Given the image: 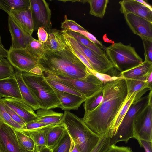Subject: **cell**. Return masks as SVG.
<instances>
[{
  "mask_svg": "<svg viewBox=\"0 0 152 152\" xmlns=\"http://www.w3.org/2000/svg\"><path fill=\"white\" fill-rule=\"evenodd\" d=\"M63 30L66 33L73 37L86 47L93 50L100 55L106 56L105 50L100 48L84 36L78 32L66 30Z\"/></svg>",
  "mask_w": 152,
  "mask_h": 152,
  "instance_id": "29",
  "label": "cell"
},
{
  "mask_svg": "<svg viewBox=\"0 0 152 152\" xmlns=\"http://www.w3.org/2000/svg\"><path fill=\"white\" fill-rule=\"evenodd\" d=\"M71 152H80L76 145L74 143Z\"/></svg>",
  "mask_w": 152,
  "mask_h": 152,
  "instance_id": "53",
  "label": "cell"
},
{
  "mask_svg": "<svg viewBox=\"0 0 152 152\" xmlns=\"http://www.w3.org/2000/svg\"><path fill=\"white\" fill-rule=\"evenodd\" d=\"M152 97L138 114L133 122L134 138L137 140L141 147L140 140L152 142Z\"/></svg>",
  "mask_w": 152,
  "mask_h": 152,
  "instance_id": "9",
  "label": "cell"
},
{
  "mask_svg": "<svg viewBox=\"0 0 152 152\" xmlns=\"http://www.w3.org/2000/svg\"><path fill=\"white\" fill-rule=\"evenodd\" d=\"M38 66L45 74L73 79H84L90 74L86 65L66 44L59 51H45V57L39 60Z\"/></svg>",
  "mask_w": 152,
  "mask_h": 152,
  "instance_id": "2",
  "label": "cell"
},
{
  "mask_svg": "<svg viewBox=\"0 0 152 152\" xmlns=\"http://www.w3.org/2000/svg\"><path fill=\"white\" fill-rule=\"evenodd\" d=\"M3 98H4V97L2 95H1V94H0V99Z\"/></svg>",
  "mask_w": 152,
  "mask_h": 152,
  "instance_id": "56",
  "label": "cell"
},
{
  "mask_svg": "<svg viewBox=\"0 0 152 152\" xmlns=\"http://www.w3.org/2000/svg\"><path fill=\"white\" fill-rule=\"evenodd\" d=\"M78 33L84 36L100 48L103 49V50H105V48H104L102 43L99 41L94 35L88 32L87 30L80 31Z\"/></svg>",
  "mask_w": 152,
  "mask_h": 152,
  "instance_id": "44",
  "label": "cell"
},
{
  "mask_svg": "<svg viewBox=\"0 0 152 152\" xmlns=\"http://www.w3.org/2000/svg\"><path fill=\"white\" fill-rule=\"evenodd\" d=\"M0 118L4 123L14 130H20L23 128L11 118L5 109L4 104L0 99Z\"/></svg>",
  "mask_w": 152,
  "mask_h": 152,
  "instance_id": "35",
  "label": "cell"
},
{
  "mask_svg": "<svg viewBox=\"0 0 152 152\" xmlns=\"http://www.w3.org/2000/svg\"><path fill=\"white\" fill-rule=\"evenodd\" d=\"M141 39L144 49L145 59L152 62V40L143 38Z\"/></svg>",
  "mask_w": 152,
  "mask_h": 152,
  "instance_id": "41",
  "label": "cell"
},
{
  "mask_svg": "<svg viewBox=\"0 0 152 152\" xmlns=\"http://www.w3.org/2000/svg\"><path fill=\"white\" fill-rule=\"evenodd\" d=\"M47 77L56 80L83 94L86 98L101 89L105 83L93 75L90 74L84 79H75L46 74Z\"/></svg>",
  "mask_w": 152,
  "mask_h": 152,
  "instance_id": "8",
  "label": "cell"
},
{
  "mask_svg": "<svg viewBox=\"0 0 152 152\" xmlns=\"http://www.w3.org/2000/svg\"><path fill=\"white\" fill-rule=\"evenodd\" d=\"M45 80L52 88L57 91L69 93L85 97L80 93L68 87L56 80L47 76L45 77Z\"/></svg>",
  "mask_w": 152,
  "mask_h": 152,
  "instance_id": "34",
  "label": "cell"
},
{
  "mask_svg": "<svg viewBox=\"0 0 152 152\" xmlns=\"http://www.w3.org/2000/svg\"><path fill=\"white\" fill-rule=\"evenodd\" d=\"M8 24L11 37L10 47L13 49H25L34 38L20 28L9 16Z\"/></svg>",
  "mask_w": 152,
  "mask_h": 152,
  "instance_id": "15",
  "label": "cell"
},
{
  "mask_svg": "<svg viewBox=\"0 0 152 152\" xmlns=\"http://www.w3.org/2000/svg\"><path fill=\"white\" fill-rule=\"evenodd\" d=\"M126 22L133 33L143 38L152 40V23L145 19L128 13L125 15Z\"/></svg>",
  "mask_w": 152,
  "mask_h": 152,
  "instance_id": "12",
  "label": "cell"
},
{
  "mask_svg": "<svg viewBox=\"0 0 152 152\" xmlns=\"http://www.w3.org/2000/svg\"><path fill=\"white\" fill-rule=\"evenodd\" d=\"M120 11L124 16L131 13L152 23V11L136 0H123L119 2Z\"/></svg>",
  "mask_w": 152,
  "mask_h": 152,
  "instance_id": "16",
  "label": "cell"
},
{
  "mask_svg": "<svg viewBox=\"0 0 152 152\" xmlns=\"http://www.w3.org/2000/svg\"><path fill=\"white\" fill-rule=\"evenodd\" d=\"M152 72V62L145 59L138 65L120 72L119 76L124 80H133L148 76Z\"/></svg>",
  "mask_w": 152,
  "mask_h": 152,
  "instance_id": "20",
  "label": "cell"
},
{
  "mask_svg": "<svg viewBox=\"0 0 152 152\" xmlns=\"http://www.w3.org/2000/svg\"><path fill=\"white\" fill-rule=\"evenodd\" d=\"M87 2L90 6V14L102 18L104 15L109 0H89Z\"/></svg>",
  "mask_w": 152,
  "mask_h": 152,
  "instance_id": "30",
  "label": "cell"
},
{
  "mask_svg": "<svg viewBox=\"0 0 152 152\" xmlns=\"http://www.w3.org/2000/svg\"><path fill=\"white\" fill-rule=\"evenodd\" d=\"M73 145H74V142H73V141L72 140V139L71 138V145L70 150H69V152H71L72 149L73 147Z\"/></svg>",
  "mask_w": 152,
  "mask_h": 152,
  "instance_id": "54",
  "label": "cell"
},
{
  "mask_svg": "<svg viewBox=\"0 0 152 152\" xmlns=\"http://www.w3.org/2000/svg\"><path fill=\"white\" fill-rule=\"evenodd\" d=\"M7 59L15 71L29 73L39 65V60L25 49H13L8 50Z\"/></svg>",
  "mask_w": 152,
  "mask_h": 152,
  "instance_id": "11",
  "label": "cell"
},
{
  "mask_svg": "<svg viewBox=\"0 0 152 152\" xmlns=\"http://www.w3.org/2000/svg\"><path fill=\"white\" fill-rule=\"evenodd\" d=\"M2 59L1 60L0 59V64H1L2 63Z\"/></svg>",
  "mask_w": 152,
  "mask_h": 152,
  "instance_id": "57",
  "label": "cell"
},
{
  "mask_svg": "<svg viewBox=\"0 0 152 152\" xmlns=\"http://www.w3.org/2000/svg\"><path fill=\"white\" fill-rule=\"evenodd\" d=\"M127 94L124 79L120 78L105 84L102 102L94 110L84 114L82 119L93 133L101 137L110 130L126 102Z\"/></svg>",
  "mask_w": 152,
  "mask_h": 152,
  "instance_id": "1",
  "label": "cell"
},
{
  "mask_svg": "<svg viewBox=\"0 0 152 152\" xmlns=\"http://www.w3.org/2000/svg\"><path fill=\"white\" fill-rule=\"evenodd\" d=\"M25 82L31 90L41 108L51 109L61 108V103L53 88L45 80L44 74L37 75L22 72Z\"/></svg>",
  "mask_w": 152,
  "mask_h": 152,
  "instance_id": "4",
  "label": "cell"
},
{
  "mask_svg": "<svg viewBox=\"0 0 152 152\" xmlns=\"http://www.w3.org/2000/svg\"><path fill=\"white\" fill-rule=\"evenodd\" d=\"M61 103L62 110H77L86 98L72 94L57 91L53 88Z\"/></svg>",
  "mask_w": 152,
  "mask_h": 152,
  "instance_id": "18",
  "label": "cell"
},
{
  "mask_svg": "<svg viewBox=\"0 0 152 152\" xmlns=\"http://www.w3.org/2000/svg\"><path fill=\"white\" fill-rule=\"evenodd\" d=\"M37 34L38 40L40 42L44 43L47 40L48 34L43 28H39L38 29Z\"/></svg>",
  "mask_w": 152,
  "mask_h": 152,
  "instance_id": "46",
  "label": "cell"
},
{
  "mask_svg": "<svg viewBox=\"0 0 152 152\" xmlns=\"http://www.w3.org/2000/svg\"><path fill=\"white\" fill-rule=\"evenodd\" d=\"M47 128L35 131L21 132L30 136L34 140L36 146L46 145L45 133Z\"/></svg>",
  "mask_w": 152,
  "mask_h": 152,
  "instance_id": "36",
  "label": "cell"
},
{
  "mask_svg": "<svg viewBox=\"0 0 152 152\" xmlns=\"http://www.w3.org/2000/svg\"><path fill=\"white\" fill-rule=\"evenodd\" d=\"M141 147L144 148L145 152H152V142L140 140Z\"/></svg>",
  "mask_w": 152,
  "mask_h": 152,
  "instance_id": "47",
  "label": "cell"
},
{
  "mask_svg": "<svg viewBox=\"0 0 152 152\" xmlns=\"http://www.w3.org/2000/svg\"><path fill=\"white\" fill-rule=\"evenodd\" d=\"M3 104L5 109L11 118L15 122L21 126L23 128L24 127L26 124L25 121L10 107L7 105L4 104Z\"/></svg>",
  "mask_w": 152,
  "mask_h": 152,
  "instance_id": "43",
  "label": "cell"
},
{
  "mask_svg": "<svg viewBox=\"0 0 152 152\" xmlns=\"http://www.w3.org/2000/svg\"><path fill=\"white\" fill-rule=\"evenodd\" d=\"M35 152H52V149L46 145L36 146Z\"/></svg>",
  "mask_w": 152,
  "mask_h": 152,
  "instance_id": "48",
  "label": "cell"
},
{
  "mask_svg": "<svg viewBox=\"0 0 152 152\" xmlns=\"http://www.w3.org/2000/svg\"><path fill=\"white\" fill-rule=\"evenodd\" d=\"M149 75L135 79L125 80L127 89L126 101L134 93L140 91L145 89H149L147 83V79Z\"/></svg>",
  "mask_w": 152,
  "mask_h": 152,
  "instance_id": "27",
  "label": "cell"
},
{
  "mask_svg": "<svg viewBox=\"0 0 152 152\" xmlns=\"http://www.w3.org/2000/svg\"><path fill=\"white\" fill-rule=\"evenodd\" d=\"M0 94L4 97H10L22 100L19 86L15 75L0 80Z\"/></svg>",
  "mask_w": 152,
  "mask_h": 152,
  "instance_id": "21",
  "label": "cell"
},
{
  "mask_svg": "<svg viewBox=\"0 0 152 152\" xmlns=\"http://www.w3.org/2000/svg\"><path fill=\"white\" fill-rule=\"evenodd\" d=\"M60 31L64 39L87 59L94 71L100 73L107 74L115 68L107 56L100 55L86 47L66 33L63 30Z\"/></svg>",
  "mask_w": 152,
  "mask_h": 152,
  "instance_id": "7",
  "label": "cell"
},
{
  "mask_svg": "<svg viewBox=\"0 0 152 152\" xmlns=\"http://www.w3.org/2000/svg\"><path fill=\"white\" fill-rule=\"evenodd\" d=\"M63 123L80 152H91L101 137L93 133L81 118L69 110H64Z\"/></svg>",
  "mask_w": 152,
  "mask_h": 152,
  "instance_id": "3",
  "label": "cell"
},
{
  "mask_svg": "<svg viewBox=\"0 0 152 152\" xmlns=\"http://www.w3.org/2000/svg\"><path fill=\"white\" fill-rule=\"evenodd\" d=\"M2 63L0 64V80L14 76L15 70L7 59H2Z\"/></svg>",
  "mask_w": 152,
  "mask_h": 152,
  "instance_id": "37",
  "label": "cell"
},
{
  "mask_svg": "<svg viewBox=\"0 0 152 152\" xmlns=\"http://www.w3.org/2000/svg\"><path fill=\"white\" fill-rule=\"evenodd\" d=\"M14 131L22 152H35L36 145L30 136L19 130Z\"/></svg>",
  "mask_w": 152,
  "mask_h": 152,
  "instance_id": "28",
  "label": "cell"
},
{
  "mask_svg": "<svg viewBox=\"0 0 152 152\" xmlns=\"http://www.w3.org/2000/svg\"><path fill=\"white\" fill-rule=\"evenodd\" d=\"M29 0H0V9L8 15L12 10H22L30 8Z\"/></svg>",
  "mask_w": 152,
  "mask_h": 152,
  "instance_id": "26",
  "label": "cell"
},
{
  "mask_svg": "<svg viewBox=\"0 0 152 152\" xmlns=\"http://www.w3.org/2000/svg\"><path fill=\"white\" fill-rule=\"evenodd\" d=\"M8 15L20 28L32 36L34 28L30 7L25 10L11 11Z\"/></svg>",
  "mask_w": 152,
  "mask_h": 152,
  "instance_id": "17",
  "label": "cell"
},
{
  "mask_svg": "<svg viewBox=\"0 0 152 152\" xmlns=\"http://www.w3.org/2000/svg\"><path fill=\"white\" fill-rule=\"evenodd\" d=\"M152 97V90L147 96L135 100L131 105L119 126L115 134L110 138V145H115L121 141L127 143L134 138L133 124L139 113L147 104Z\"/></svg>",
  "mask_w": 152,
  "mask_h": 152,
  "instance_id": "6",
  "label": "cell"
},
{
  "mask_svg": "<svg viewBox=\"0 0 152 152\" xmlns=\"http://www.w3.org/2000/svg\"><path fill=\"white\" fill-rule=\"evenodd\" d=\"M111 134L109 130L101 137L96 145L91 152H105L110 146V142Z\"/></svg>",
  "mask_w": 152,
  "mask_h": 152,
  "instance_id": "38",
  "label": "cell"
},
{
  "mask_svg": "<svg viewBox=\"0 0 152 152\" xmlns=\"http://www.w3.org/2000/svg\"><path fill=\"white\" fill-rule=\"evenodd\" d=\"M0 152H22L14 130L0 118Z\"/></svg>",
  "mask_w": 152,
  "mask_h": 152,
  "instance_id": "13",
  "label": "cell"
},
{
  "mask_svg": "<svg viewBox=\"0 0 152 152\" xmlns=\"http://www.w3.org/2000/svg\"><path fill=\"white\" fill-rule=\"evenodd\" d=\"M0 44L1 45H3L2 43V42H1V35L0 34Z\"/></svg>",
  "mask_w": 152,
  "mask_h": 152,
  "instance_id": "55",
  "label": "cell"
},
{
  "mask_svg": "<svg viewBox=\"0 0 152 152\" xmlns=\"http://www.w3.org/2000/svg\"><path fill=\"white\" fill-rule=\"evenodd\" d=\"M47 41L43 43L45 51L56 52L61 51L66 47V44L60 31L52 29L48 34Z\"/></svg>",
  "mask_w": 152,
  "mask_h": 152,
  "instance_id": "22",
  "label": "cell"
},
{
  "mask_svg": "<svg viewBox=\"0 0 152 152\" xmlns=\"http://www.w3.org/2000/svg\"><path fill=\"white\" fill-rule=\"evenodd\" d=\"M147 83L150 91L152 90V72L148 76L147 79Z\"/></svg>",
  "mask_w": 152,
  "mask_h": 152,
  "instance_id": "51",
  "label": "cell"
},
{
  "mask_svg": "<svg viewBox=\"0 0 152 152\" xmlns=\"http://www.w3.org/2000/svg\"><path fill=\"white\" fill-rule=\"evenodd\" d=\"M34 30L43 28L48 34L51 30V11L44 0H29Z\"/></svg>",
  "mask_w": 152,
  "mask_h": 152,
  "instance_id": "10",
  "label": "cell"
},
{
  "mask_svg": "<svg viewBox=\"0 0 152 152\" xmlns=\"http://www.w3.org/2000/svg\"><path fill=\"white\" fill-rule=\"evenodd\" d=\"M8 50H6L3 45L0 44V59L7 58Z\"/></svg>",
  "mask_w": 152,
  "mask_h": 152,
  "instance_id": "49",
  "label": "cell"
},
{
  "mask_svg": "<svg viewBox=\"0 0 152 152\" xmlns=\"http://www.w3.org/2000/svg\"><path fill=\"white\" fill-rule=\"evenodd\" d=\"M37 119L35 121L49 124H59L63 123L64 113L50 109L40 108L37 110Z\"/></svg>",
  "mask_w": 152,
  "mask_h": 152,
  "instance_id": "23",
  "label": "cell"
},
{
  "mask_svg": "<svg viewBox=\"0 0 152 152\" xmlns=\"http://www.w3.org/2000/svg\"><path fill=\"white\" fill-rule=\"evenodd\" d=\"M43 72L41 68L39 66L33 69L29 72L30 73L37 75H42L43 74Z\"/></svg>",
  "mask_w": 152,
  "mask_h": 152,
  "instance_id": "50",
  "label": "cell"
},
{
  "mask_svg": "<svg viewBox=\"0 0 152 152\" xmlns=\"http://www.w3.org/2000/svg\"><path fill=\"white\" fill-rule=\"evenodd\" d=\"M105 51L107 58L120 72L143 62L142 58L130 44L125 45L120 42L114 43L105 48Z\"/></svg>",
  "mask_w": 152,
  "mask_h": 152,
  "instance_id": "5",
  "label": "cell"
},
{
  "mask_svg": "<svg viewBox=\"0 0 152 152\" xmlns=\"http://www.w3.org/2000/svg\"><path fill=\"white\" fill-rule=\"evenodd\" d=\"M147 91V90L144 89L140 91L134 92L126 101L119 113L113 126L110 129L111 134V137L115 133L131 105L135 100L138 99L142 97V96Z\"/></svg>",
  "mask_w": 152,
  "mask_h": 152,
  "instance_id": "24",
  "label": "cell"
},
{
  "mask_svg": "<svg viewBox=\"0 0 152 152\" xmlns=\"http://www.w3.org/2000/svg\"><path fill=\"white\" fill-rule=\"evenodd\" d=\"M104 86L95 94L86 99L83 104L84 114L93 111L100 103L103 99Z\"/></svg>",
  "mask_w": 152,
  "mask_h": 152,
  "instance_id": "31",
  "label": "cell"
},
{
  "mask_svg": "<svg viewBox=\"0 0 152 152\" xmlns=\"http://www.w3.org/2000/svg\"><path fill=\"white\" fill-rule=\"evenodd\" d=\"M61 28L64 30H69L76 32L86 30L75 21L67 19L66 15L65 17L64 20L61 23Z\"/></svg>",
  "mask_w": 152,
  "mask_h": 152,
  "instance_id": "40",
  "label": "cell"
},
{
  "mask_svg": "<svg viewBox=\"0 0 152 152\" xmlns=\"http://www.w3.org/2000/svg\"><path fill=\"white\" fill-rule=\"evenodd\" d=\"M56 125V124H47L33 121L26 123L25 126L19 131H35L43 129Z\"/></svg>",
  "mask_w": 152,
  "mask_h": 152,
  "instance_id": "39",
  "label": "cell"
},
{
  "mask_svg": "<svg viewBox=\"0 0 152 152\" xmlns=\"http://www.w3.org/2000/svg\"><path fill=\"white\" fill-rule=\"evenodd\" d=\"M137 1L141 3L143 5H145L147 7L150 9L152 11V6L146 2L145 1L143 0H136Z\"/></svg>",
  "mask_w": 152,
  "mask_h": 152,
  "instance_id": "52",
  "label": "cell"
},
{
  "mask_svg": "<svg viewBox=\"0 0 152 152\" xmlns=\"http://www.w3.org/2000/svg\"><path fill=\"white\" fill-rule=\"evenodd\" d=\"M105 152H133L129 147L119 146L113 145H110Z\"/></svg>",
  "mask_w": 152,
  "mask_h": 152,
  "instance_id": "45",
  "label": "cell"
},
{
  "mask_svg": "<svg viewBox=\"0 0 152 152\" xmlns=\"http://www.w3.org/2000/svg\"><path fill=\"white\" fill-rule=\"evenodd\" d=\"M71 145V138L66 128L58 142L52 149V152H69Z\"/></svg>",
  "mask_w": 152,
  "mask_h": 152,
  "instance_id": "33",
  "label": "cell"
},
{
  "mask_svg": "<svg viewBox=\"0 0 152 152\" xmlns=\"http://www.w3.org/2000/svg\"><path fill=\"white\" fill-rule=\"evenodd\" d=\"M22 72L15 71V77L17 81L22 98V100L34 110L41 108L39 104L30 88L22 77Z\"/></svg>",
  "mask_w": 152,
  "mask_h": 152,
  "instance_id": "19",
  "label": "cell"
},
{
  "mask_svg": "<svg viewBox=\"0 0 152 152\" xmlns=\"http://www.w3.org/2000/svg\"><path fill=\"white\" fill-rule=\"evenodd\" d=\"M0 100L15 112L26 123L37 119L34 110L22 100L5 97Z\"/></svg>",
  "mask_w": 152,
  "mask_h": 152,
  "instance_id": "14",
  "label": "cell"
},
{
  "mask_svg": "<svg viewBox=\"0 0 152 152\" xmlns=\"http://www.w3.org/2000/svg\"><path fill=\"white\" fill-rule=\"evenodd\" d=\"M25 49L33 56L39 60L45 57V50L44 48L43 44L38 40L34 38Z\"/></svg>",
  "mask_w": 152,
  "mask_h": 152,
  "instance_id": "32",
  "label": "cell"
},
{
  "mask_svg": "<svg viewBox=\"0 0 152 152\" xmlns=\"http://www.w3.org/2000/svg\"><path fill=\"white\" fill-rule=\"evenodd\" d=\"M88 70L90 73L96 76L98 79L104 83L121 78L119 76H111L107 74L101 73L97 72L94 71H91L88 69Z\"/></svg>",
  "mask_w": 152,
  "mask_h": 152,
  "instance_id": "42",
  "label": "cell"
},
{
  "mask_svg": "<svg viewBox=\"0 0 152 152\" xmlns=\"http://www.w3.org/2000/svg\"><path fill=\"white\" fill-rule=\"evenodd\" d=\"M65 129L63 123L47 128L45 133L46 146L52 149L60 139Z\"/></svg>",
  "mask_w": 152,
  "mask_h": 152,
  "instance_id": "25",
  "label": "cell"
}]
</instances>
